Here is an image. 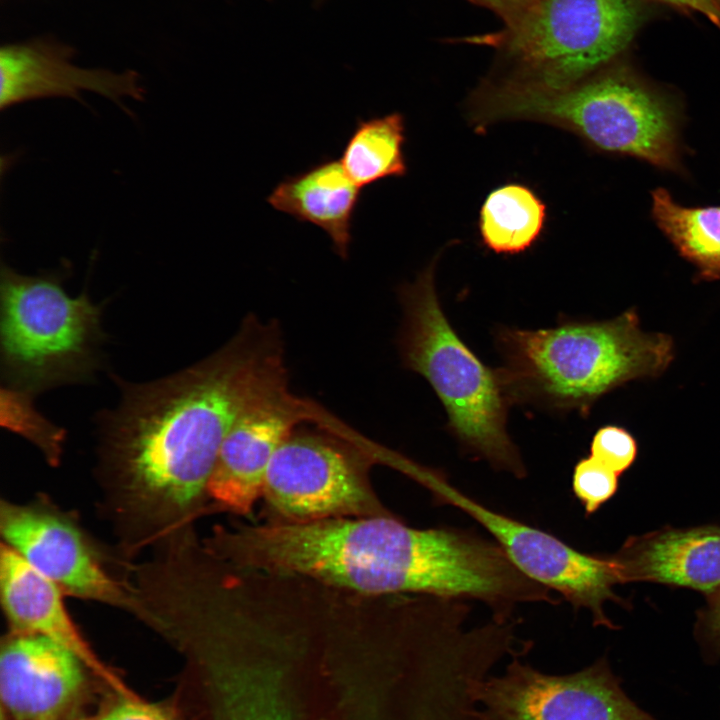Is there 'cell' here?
<instances>
[{
    "label": "cell",
    "instance_id": "cell-1",
    "mask_svg": "<svg viewBox=\"0 0 720 720\" xmlns=\"http://www.w3.org/2000/svg\"><path fill=\"white\" fill-rule=\"evenodd\" d=\"M287 382L278 324L253 315L191 367L145 383L118 379L119 402L99 416V426L102 462L126 513L163 529L199 512L236 420Z\"/></svg>",
    "mask_w": 720,
    "mask_h": 720
},
{
    "label": "cell",
    "instance_id": "cell-2",
    "mask_svg": "<svg viewBox=\"0 0 720 720\" xmlns=\"http://www.w3.org/2000/svg\"><path fill=\"white\" fill-rule=\"evenodd\" d=\"M218 551L244 570L363 596L478 600L494 615L512 611L531 590L529 579L495 540L461 528L411 527L393 513L223 527Z\"/></svg>",
    "mask_w": 720,
    "mask_h": 720
},
{
    "label": "cell",
    "instance_id": "cell-3",
    "mask_svg": "<svg viewBox=\"0 0 720 720\" xmlns=\"http://www.w3.org/2000/svg\"><path fill=\"white\" fill-rule=\"evenodd\" d=\"M495 345L512 404L581 414L619 385L661 374L674 354L671 337L643 331L632 310L608 321L501 327Z\"/></svg>",
    "mask_w": 720,
    "mask_h": 720
},
{
    "label": "cell",
    "instance_id": "cell-4",
    "mask_svg": "<svg viewBox=\"0 0 720 720\" xmlns=\"http://www.w3.org/2000/svg\"><path fill=\"white\" fill-rule=\"evenodd\" d=\"M434 276L435 261L399 290L402 361L431 385L446 410L449 432L466 453L524 478L527 470L507 430L512 402L502 372L486 366L453 329Z\"/></svg>",
    "mask_w": 720,
    "mask_h": 720
},
{
    "label": "cell",
    "instance_id": "cell-5",
    "mask_svg": "<svg viewBox=\"0 0 720 720\" xmlns=\"http://www.w3.org/2000/svg\"><path fill=\"white\" fill-rule=\"evenodd\" d=\"M479 125L527 120L569 130L594 147L643 159L661 168L678 163L676 123L670 105L624 72L586 78L559 89L506 80L475 97Z\"/></svg>",
    "mask_w": 720,
    "mask_h": 720
},
{
    "label": "cell",
    "instance_id": "cell-6",
    "mask_svg": "<svg viewBox=\"0 0 720 720\" xmlns=\"http://www.w3.org/2000/svg\"><path fill=\"white\" fill-rule=\"evenodd\" d=\"M66 270L24 275L2 263L0 356L5 385L33 394L94 376L104 332L101 305L64 289Z\"/></svg>",
    "mask_w": 720,
    "mask_h": 720
},
{
    "label": "cell",
    "instance_id": "cell-7",
    "mask_svg": "<svg viewBox=\"0 0 720 720\" xmlns=\"http://www.w3.org/2000/svg\"><path fill=\"white\" fill-rule=\"evenodd\" d=\"M640 20L636 0H538L503 30L469 41L502 50L516 68L509 81L559 89L622 52Z\"/></svg>",
    "mask_w": 720,
    "mask_h": 720
},
{
    "label": "cell",
    "instance_id": "cell-8",
    "mask_svg": "<svg viewBox=\"0 0 720 720\" xmlns=\"http://www.w3.org/2000/svg\"><path fill=\"white\" fill-rule=\"evenodd\" d=\"M373 461L338 434L294 429L268 467L262 499L269 520L312 523L392 514L369 479Z\"/></svg>",
    "mask_w": 720,
    "mask_h": 720
},
{
    "label": "cell",
    "instance_id": "cell-9",
    "mask_svg": "<svg viewBox=\"0 0 720 720\" xmlns=\"http://www.w3.org/2000/svg\"><path fill=\"white\" fill-rule=\"evenodd\" d=\"M412 478L435 502L453 506L480 524L525 576L561 594L575 610H589L594 624L612 627L604 604L621 601L613 590L623 583L616 555L581 552L553 534L491 510L454 487L441 471L419 465Z\"/></svg>",
    "mask_w": 720,
    "mask_h": 720
},
{
    "label": "cell",
    "instance_id": "cell-10",
    "mask_svg": "<svg viewBox=\"0 0 720 720\" xmlns=\"http://www.w3.org/2000/svg\"><path fill=\"white\" fill-rule=\"evenodd\" d=\"M476 720H656L623 691L605 658L550 675L514 658L505 672L472 682Z\"/></svg>",
    "mask_w": 720,
    "mask_h": 720
},
{
    "label": "cell",
    "instance_id": "cell-11",
    "mask_svg": "<svg viewBox=\"0 0 720 720\" xmlns=\"http://www.w3.org/2000/svg\"><path fill=\"white\" fill-rule=\"evenodd\" d=\"M111 689L72 651L37 634L1 643V712L8 720H84Z\"/></svg>",
    "mask_w": 720,
    "mask_h": 720
},
{
    "label": "cell",
    "instance_id": "cell-12",
    "mask_svg": "<svg viewBox=\"0 0 720 720\" xmlns=\"http://www.w3.org/2000/svg\"><path fill=\"white\" fill-rule=\"evenodd\" d=\"M0 529L9 547L67 595L144 614L139 598L103 568L79 527L44 504L2 502Z\"/></svg>",
    "mask_w": 720,
    "mask_h": 720
},
{
    "label": "cell",
    "instance_id": "cell-13",
    "mask_svg": "<svg viewBox=\"0 0 720 720\" xmlns=\"http://www.w3.org/2000/svg\"><path fill=\"white\" fill-rule=\"evenodd\" d=\"M312 403L282 384L252 403L236 420L221 446L207 485V500L239 516H251L262 498L271 460L286 438L312 416Z\"/></svg>",
    "mask_w": 720,
    "mask_h": 720
},
{
    "label": "cell",
    "instance_id": "cell-14",
    "mask_svg": "<svg viewBox=\"0 0 720 720\" xmlns=\"http://www.w3.org/2000/svg\"><path fill=\"white\" fill-rule=\"evenodd\" d=\"M71 46L37 37L11 42L0 49V108L5 110L22 102L63 97L84 103L81 93L100 94L119 105L125 112L124 98L142 101L145 89L139 74L133 70L113 72L99 68H82L72 62Z\"/></svg>",
    "mask_w": 720,
    "mask_h": 720
},
{
    "label": "cell",
    "instance_id": "cell-15",
    "mask_svg": "<svg viewBox=\"0 0 720 720\" xmlns=\"http://www.w3.org/2000/svg\"><path fill=\"white\" fill-rule=\"evenodd\" d=\"M1 602L12 632L44 636L72 651L108 687L132 690L92 649L67 611L60 588L2 543Z\"/></svg>",
    "mask_w": 720,
    "mask_h": 720
},
{
    "label": "cell",
    "instance_id": "cell-16",
    "mask_svg": "<svg viewBox=\"0 0 720 720\" xmlns=\"http://www.w3.org/2000/svg\"><path fill=\"white\" fill-rule=\"evenodd\" d=\"M616 557L623 582L720 590V527L667 529L631 538Z\"/></svg>",
    "mask_w": 720,
    "mask_h": 720
},
{
    "label": "cell",
    "instance_id": "cell-17",
    "mask_svg": "<svg viewBox=\"0 0 720 720\" xmlns=\"http://www.w3.org/2000/svg\"><path fill=\"white\" fill-rule=\"evenodd\" d=\"M362 188L345 172L340 159L326 158L282 179L267 196L275 210L322 229L335 252L347 258Z\"/></svg>",
    "mask_w": 720,
    "mask_h": 720
},
{
    "label": "cell",
    "instance_id": "cell-18",
    "mask_svg": "<svg viewBox=\"0 0 720 720\" xmlns=\"http://www.w3.org/2000/svg\"><path fill=\"white\" fill-rule=\"evenodd\" d=\"M405 123L400 113L358 119L340 162L360 188L407 173Z\"/></svg>",
    "mask_w": 720,
    "mask_h": 720
},
{
    "label": "cell",
    "instance_id": "cell-19",
    "mask_svg": "<svg viewBox=\"0 0 720 720\" xmlns=\"http://www.w3.org/2000/svg\"><path fill=\"white\" fill-rule=\"evenodd\" d=\"M546 207L528 187L508 184L493 190L485 199L479 230L487 248L499 254H517L539 237Z\"/></svg>",
    "mask_w": 720,
    "mask_h": 720
},
{
    "label": "cell",
    "instance_id": "cell-20",
    "mask_svg": "<svg viewBox=\"0 0 720 720\" xmlns=\"http://www.w3.org/2000/svg\"><path fill=\"white\" fill-rule=\"evenodd\" d=\"M652 213L659 228L703 277L720 278V206L689 208L667 190L652 193Z\"/></svg>",
    "mask_w": 720,
    "mask_h": 720
},
{
    "label": "cell",
    "instance_id": "cell-21",
    "mask_svg": "<svg viewBox=\"0 0 720 720\" xmlns=\"http://www.w3.org/2000/svg\"><path fill=\"white\" fill-rule=\"evenodd\" d=\"M33 393L2 384L0 423L37 446L51 464L60 458L66 432L49 421L34 405Z\"/></svg>",
    "mask_w": 720,
    "mask_h": 720
},
{
    "label": "cell",
    "instance_id": "cell-22",
    "mask_svg": "<svg viewBox=\"0 0 720 720\" xmlns=\"http://www.w3.org/2000/svg\"><path fill=\"white\" fill-rule=\"evenodd\" d=\"M84 720H186L173 696L149 701L135 691L108 689Z\"/></svg>",
    "mask_w": 720,
    "mask_h": 720
},
{
    "label": "cell",
    "instance_id": "cell-23",
    "mask_svg": "<svg viewBox=\"0 0 720 720\" xmlns=\"http://www.w3.org/2000/svg\"><path fill=\"white\" fill-rule=\"evenodd\" d=\"M618 474L592 456L580 459L573 469L572 490L586 515L594 514L617 492Z\"/></svg>",
    "mask_w": 720,
    "mask_h": 720
},
{
    "label": "cell",
    "instance_id": "cell-24",
    "mask_svg": "<svg viewBox=\"0 0 720 720\" xmlns=\"http://www.w3.org/2000/svg\"><path fill=\"white\" fill-rule=\"evenodd\" d=\"M636 455V441L618 426L601 427L591 441L590 456L618 475L633 464Z\"/></svg>",
    "mask_w": 720,
    "mask_h": 720
},
{
    "label": "cell",
    "instance_id": "cell-25",
    "mask_svg": "<svg viewBox=\"0 0 720 720\" xmlns=\"http://www.w3.org/2000/svg\"><path fill=\"white\" fill-rule=\"evenodd\" d=\"M494 10L508 22L524 13L538 0H472Z\"/></svg>",
    "mask_w": 720,
    "mask_h": 720
},
{
    "label": "cell",
    "instance_id": "cell-26",
    "mask_svg": "<svg viewBox=\"0 0 720 720\" xmlns=\"http://www.w3.org/2000/svg\"><path fill=\"white\" fill-rule=\"evenodd\" d=\"M670 5L704 15L720 27V0H662Z\"/></svg>",
    "mask_w": 720,
    "mask_h": 720
},
{
    "label": "cell",
    "instance_id": "cell-27",
    "mask_svg": "<svg viewBox=\"0 0 720 720\" xmlns=\"http://www.w3.org/2000/svg\"><path fill=\"white\" fill-rule=\"evenodd\" d=\"M706 616V631L720 650V590L717 591Z\"/></svg>",
    "mask_w": 720,
    "mask_h": 720
},
{
    "label": "cell",
    "instance_id": "cell-28",
    "mask_svg": "<svg viewBox=\"0 0 720 720\" xmlns=\"http://www.w3.org/2000/svg\"><path fill=\"white\" fill-rule=\"evenodd\" d=\"M1 720H8L4 713L1 712Z\"/></svg>",
    "mask_w": 720,
    "mask_h": 720
},
{
    "label": "cell",
    "instance_id": "cell-29",
    "mask_svg": "<svg viewBox=\"0 0 720 720\" xmlns=\"http://www.w3.org/2000/svg\"><path fill=\"white\" fill-rule=\"evenodd\" d=\"M315 1L318 2V3H320V2H322V1H324V0H315Z\"/></svg>",
    "mask_w": 720,
    "mask_h": 720
}]
</instances>
